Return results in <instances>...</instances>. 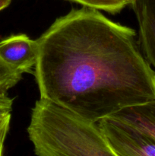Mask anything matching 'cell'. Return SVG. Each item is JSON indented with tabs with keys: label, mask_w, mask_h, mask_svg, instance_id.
I'll return each mask as SVG.
<instances>
[{
	"label": "cell",
	"mask_w": 155,
	"mask_h": 156,
	"mask_svg": "<svg viewBox=\"0 0 155 156\" xmlns=\"http://www.w3.org/2000/svg\"><path fill=\"white\" fill-rule=\"evenodd\" d=\"M134 29L88 7L58 18L36 40L40 98L97 123L155 100V70Z\"/></svg>",
	"instance_id": "1"
},
{
	"label": "cell",
	"mask_w": 155,
	"mask_h": 156,
	"mask_svg": "<svg viewBox=\"0 0 155 156\" xmlns=\"http://www.w3.org/2000/svg\"><path fill=\"white\" fill-rule=\"evenodd\" d=\"M27 134L36 156H119L97 123L40 98Z\"/></svg>",
	"instance_id": "2"
},
{
	"label": "cell",
	"mask_w": 155,
	"mask_h": 156,
	"mask_svg": "<svg viewBox=\"0 0 155 156\" xmlns=\"http://www.w3.org/2000/svg\"><path fill=\"white\" fill-rule=\"evenodd\" d=\"M97 124L119 156H155V140L129 123L108 117Z\"/></svg>",
	"instance_id": "3"
},
{
	"label": "cell",
	"mask_w": 155,
	"mask_h": 156,
	"mask_svg": "<svg viewBox=\"0 0 155 156\" xmlns=\"http://www.w3.org/2000/svg\"><path fill=\"white\" fill-rule=\"evenodd\" d=\"M37 41L26 34L12 35L0 41V57L21 73H32L37 59Z\"/></svg>",
	"instance_id": "4"
},
{
	"label": "cell",
	"mask_w": 155,
	"mask_h": 156,
	"mask_svg": "<svg viewBox=\"0 0 155 156\" xmlns=\"http://www.w3.org/2000/svg\"><path fill=\"white\" fill-rule=\"evenodd\" d=\"M138 25V45L155 70V0H132Z\"/></svg>",
	"instance_id": "5"
},
{
	"label": "cell",
	"mask_w": 155,
	"mask_h": 156,
	"mask_svg": "<svg viewBox=\"0 0 155 156\" xmlns=\"http://www.w3.org/2000/svg\"><path fill=\"white\" fill-rule=\"evenodd\" d=\"M110 117L129 123L155 140V100L124 108Z\"/></svg>",
	"instance_id": "6"
},
{
	"label": "cell",
	"mask_w": 155,
	"mask_h": 156,
	"mask_svg": "<svg viewBox=\"0 0 155 156\" xmlns=\"http://www.w3.org/2000/svg\"><path fill=\"white\" fill-rule=\"evenodd\" d=\"M99 11H105L111 14L121 12L126 6L131 5L132 0H68Z\"/></svg>",
	"instance_id": "7"
},
{
	"label": "cell",
	"mask_w": 155,
	"mask_h": 156,
	"mask_svg": "<svg viewBox=\"0 0 155 156\" xmlns=\"http://www.w3.org/2000/svg\"><path fill=\"white\" fill-rule=\"evenodd\" d=\"M22 75L23 73L11 67L0 57V94H7V91L22 79Z\"/></svg>",
	"instance_id": "8"
},
{
	"label": "cell",
	"mask_w": 155,
	"mask_h": 156,
	"mask_svg": "<svg viewBox=\"0 0 155 156\" xmlns=\"http://www.w3.org/2000/svg\"><path fill=\"white\" fill-rule=\"evenodd\" d=\"M13 105V98H11L7 94H0V120L11 115Z\"/></svg>",
	"instance_id": "9"
},
{
	"label": "cell",
	"mask_w": 155,
	"mask_h": 156,
	"mask_svg": "<svg viewBox=\"0 0 155 156\" xmlns=\"http://www.w3.org/2000/svg\"><path fill=\"white\" fill-rule=\"evenodd\" d=\"M10 121L11 115L8 116V117L0 120V133L9 132V126H10Z\"/></svg>",
	"instance_id": "10"
},
{
	"label": "cell",
	"mask_w": 155,
	"mask_h": 156,
	"mask_svg": "<svg viewBox=\"0 0 155 156\" xmlns=\"http://www.w3.org/2000/svg\"><path fill=\"white\" fill-rule=\"evenodd\" d=\"M8 133H0V156H3V147H4V142L5 140L6 135Z\"/></svg>",
	"instance_id": "11"
},
{
	"label": "cell",
	"mask_w": 155,
	"mask_h": 156,
	"mask_svg": "<svg viewBox=\"0 0 155 156\" xmlns=\"http://www.w3.org/2000/svg\"><path fill=\"white\" fill-rule=\"evenodd\" d=\"M12 2V0H0V11L7 8Z\"/></svg>",
	"instance_id": "12"
}]
</instances>
